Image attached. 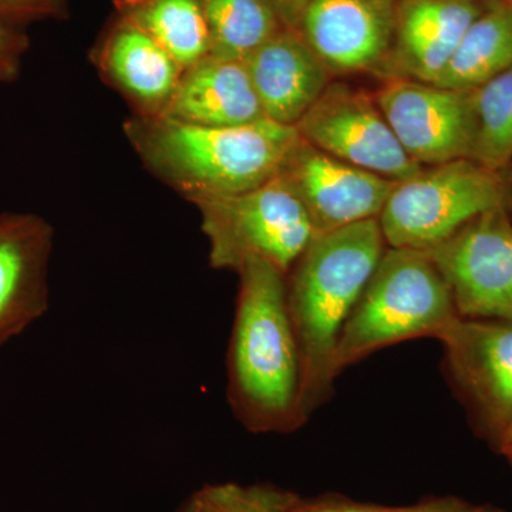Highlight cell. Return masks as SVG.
I'll return each mask as SVG.
<instances>
[{
  "label": "cell",
  "mask_w": 512,
  "mask_h": 512,
  "mask_svg": "<svg viewBox=\"0 0 512 512\" xmlns=\"http://www.w3.org/2000/svg\"><path fill=\"white\" fill-rule=\"evenodd\" d=\"M498 451L512 464V423L504 431L501 439L498 440L497 446Z\"/></svg>",
  "instance_id": "cell-27"
},
{
  "label": "cell",
  "mask_w": 512,
  "mask_h": 512,
  "mask_svg": "<svg viewBox=\"0 0 512 512\" xmlns=\"http://www.w3.org/2000/svg\"><path fill=\"white\" fill-rule=\"evenodd\" d=\"M185 512H192V504H190V507H188V510Z\"/></svg>",
  "instance_id": "cell-29"
},
{
  "label": "cell",
  "mask_w": 512,
  "mask_h": 512,
  "mask_svg": "<svg viewBox=\"0 0 512 512\" xmlns=\"http://www.w3.org/2000/svg\"><path fill=\"white\" fill-rule=\"evenodd\" d=\"M512 212V167L470 158L423 167L399 181L379 217L390 248L429 251L491 211Z\"/></svg>",
  "instance_id": "cell-5"
},
{
  "label": "cell",
  "mask_w": 512,
  "mask_h": 512,
  "mask_svg": "<svg viewBox=\"0 0 512 512\" xmlns=\"http://www.w3.org/2000/svg\"><path fill=\"white\" fill-rule=\"evenodd\" d=\"M55 231L32 214L0 215V348L49 309Z\"/></svg>",
  "instance_id": "cell-13"
},
{
  "label": "cell",
  "mask_w": 512,
  "mask_h": 512,
  "mask_svg": "<svg viewBox=\"0 0 512 512\" xmlns=\"http://www.w3.org/2000/svg\"><path fill=\"white\" fill-rule=\"evenodd\" d=\"M210 55L245 62L266 40L284 29L262 0H200Z\"/></svg>",
  "instance_id": "cell-20"
},
{
  "label": "cell",
  "mask_w": 512,
  "mask_h": 512,
  "mask_svg": "<svg viewBox=\"0 0 512 512\" xmlns=\"http://www.w3.org/2000/svg\"><path fill=\"white\" fill-rule=\"evenodd\" d=\"M117 15L158 43L183 69L210 55L200 0H114Z\"/></svg>",
  "instance_id": "cell-19"
},
{
  "label": "cell",
  "mask_w": 512,
  "mask_h": 512,
  "mask_svg": "<svg viewBox=\"0 0 512 512\" xmlns=\"http://www.w3.org/2000/svg\"><path fill=\"white\" fill-rule=\"evenodd\" d=\"M440 342L457 396L497 446L512 423V319L460 318Z\"/></svg>",
  "instance_id": "cell-10"
},
{
  "label": "cell",
  "mask_w": 512,
  "mask_h": 512,
  "mask_svg": "<svg viewBox=\"0 0 512 512\" xmlns=\"http://www.w3.org/2000/svg\"><path fill=\"white\" fill-rule=\"evenodd\" d=\"M28 47V37L15 26L0 22V83L12 82L18 77Z\"/></svg>",
  "instance_id": "cell-25"
},
{
  "label": "cell",
  "mask_w": 512,
  "mask_h": 512,
  "mask_svg": "<svg viewBox=\"0 0 512 512\" xmlns=\"http://www.w3.org/2000/svg\"><path fill=\"white\" fill-rule=\"evenodd\" d=\"M298 495L271 485H208L192 498V512H295Z\"/></svg>",
  "instance_id": "cell-22"
},
{
  "label": "cell",
  "mask_w": 512,
  "mask_h": 512,
  "mask_svg": "<svg viewBox=\"0 0 512 512\" xmlns=\"http://www.w3.org/2000/svg\"><path fill=\"white\" fill-rule=\"evenodd\" d=\"M477 133L470 160L491 168L512 161V66L474 90Z\"/></svg>",
  "instance_id": "cell-21"
},
{
  "label": "cell",
  "mask_w": 512,
  "mask_h": 512,
  "mask_svg": "<svg viewBox=\"0 0 512 512\" xmlns=\"http://www.w3.org/2000/svg\"><path fill=\"white\" fill-rule=\"evenodd\" d=\"M124 133L147 170L191 204L268 183L299 140L295 127L268 119L208 127L133 114Z\"/></svg>",
  "instance_id": "cell-3"
},
{
  "label": "cell",
  "mask_w": 512,
  "mask_h": 512,
  "mask_svg": "<svg viewBox=\"0 0 512 512\" xmlns=\"http://www.w3.org/2000/svg\"><path fill=\"white\" fill-rule=\"evenodd\" d=\"M483 10L478 0H397L393 45L379 76L436 82Z\"/></svg>",
  "instance_id": "cell-14"
},
{
  "label": "cell",
  "mask_w": 512,
  "mask_h": 512,
  "mask_svg": "<svg viewBox=\"0 0 512 512\" xmlns=\"http://www.w3.org/2000/svg\"><path fill=\"white\" fill-rule=\"evenodd\" d=\"M460 318L426 251L387 247L343 326L333 372L339 377L360 360L407 340H440Z\"/></svg>",
  "instance_id": "cell-4"
},
{
  "label": "cell",
  "mask_w": 512,
  "mask_h": 512,
  "mask_svg": "<svg viewBox=\"0 0 512 512\" xmlns=\"http://www.w3.org/2000/svg\"><path fill=\"white\" fill-rule=\"evenodd\" d=\"M160 117L208 127L247 126L265 119L245 63L211 55L184 70Z\"/></svg>",
  "instance_id": "cell-17"
},
{
  "label": "cell",
  "mask_w": 512,
  "mask_h": 512,
  "mask_svg": "<svg viewBox=\"0 0 512 512\" xmlns=\"http://www.w3.org/2000/svg\"><path fill=\"white\" fill-rule=\"evenodd\" d=\"M238 276L227 359L228 402L251 433H292L306 420L286 275L265 262H249Z\"/></svg>",
  "instance_id": "cell-1"
},
{
  "label": "cell",
  "mask_w": 512,
  "mask_h": 512,
  "mask_svg": "<svg viewBox=\"0 0 512 512\" xmlns=\"http://www.w3.org/2000/svg\"><path fill=\"white\" fill-rule=\"evenodd\" d=\"M375 99L407 156L421 167L471 158L477 133L473 92L387 79Z\"/></svg>",
  "instance_id": "cell-9"
},
{
  "label": "cell",
  "mask_w": 512,
  "mask_h": 512,
  "mask_svg": "<svg viewBox=\"0 0 512 512\" xmlns=\"http://www.w3.org/2000/svg\"><path fill=\"white\" fill-rule=\"evenodd\" d=\"M386 248L379 220L357 222L315 237L286 275L306 421L332 397L340 333Z\"/></svg>",
  "instance_id": "cell-2"
},
{
  "label": "cell",
  "mask_w": 512,
  "mask_h": 512,
  "mask_svg": "<svg viewBox=\"0 0 512 512\" xmlns=\"http://www.w3.org/2000/svg\"><path fill=\"white\" fill-rule=\"evenodd\" d=\"M466 319H512L511 212H487L426 251Z\"/></svg>",
  "instance_id": "cell-8"
},
{
  "label": "cell",
  "mask_w": 512,
  "mask_h": 512,
  "mask_svg": "<svg viewBox=\"0 0 512 512\" xmlns=\"http://www.w3.org/2000/svg\"><path fill=\"white\" fill-rule=\"evenodd\" d=\"M279 175L311 218L316 237L379 220L394 181L319 150L299 136Z\"/></svg>",
  "instance_id": "cell-11"
},
{
  "label": "cell",
  "mask_w": 512,
  "mask_h": 512,
  "mask_svg": "<svg viewBox=\"0 0 512 512\" xmlns=\"http://www.w3.org/2000/svg\"><path fill=\"white\" fill-rule=\"evenodd\" d=\"M295 512H505L494 504H477L463 498L429 497L412 505H380L352 500L342 494H323L311 500L299 498Z\"/></svg>",
  "instance_id": "cell-23"
},
{
  "label": "cell",
  "mask_w": 512,
  "mask_h": 512,
  "mask_svg": "<svg viewBox=\"0 0 512 512\" xmlns=\"http://www.w3.org/2000/svg\"><path fill=\"white\" fill-rule=\"evenodd\" d=\"M192 204L214 269L238 274L249 262H265L288 275L316 237L308 212L279 174L254 190Z\"/></svg>",
  "instance_id": "cell-6"
},
{
  "label": "cell",
  "mask_w": 512,
  "mask_h": 512,
  "mask_svg": "<svg viewBox=\"0 0 512 512\" xmlns=\"http://www.w3.org/2000/svg\"><path fill=\"white\" fill-rule=\"evenodd\" d=\"M295 128L319 150L394 183L423 168L400 146L375 94L348 83L332 80Z\"/></svg>",
  "instance_id": "cell-7"
},
{
  "label": "cell",
  "mask_w": 512,
  "mask_h": 512,
  "mask_svg": "<svg viewBox=\"0 0 512 512\" xmlns=\"http://www.w3.org/2000/svg\"><path fill=\"white\" fill-rule=\"evenodd\" d=\"M286 29H298L308 0H262Z\"/></svg>",
  "instance_id": "cell-26"
},
{
  "label": "cell",
  "mask_w": 512,
  "mask_h": 512,
  "mask_svg": "<svg viewBox=\"0 0 512 512\" xmlns=\"http://www.w3.org/2000/svg\"><path fill=\"white\" fill-rule=\"evenodd\" d=\"M244 63L265 119L284 126L295 127L332 83L298 30H279Z\"/></svg>",
  "instance_id": "cell-16"
},
{
  "label": "cell",
  "mask_w": 512,
  "mask_h": 512,
  "mask_svg": "<svg viewBox=\"0 0 512 512\" xmlns=\"http://www.w3.org/2000/svg\"><path fill=\"white\" fill-rule=\"evenodd\" d=\"M504 2L512 9V0H504Z\"/></svg>",
  "instance_id": "cell-28"
},
{
  "label": "cell",
  "mask_w": 512,
  "mask_h": 512,
  "mask_svg": "<svg viewBox=\"0 0 512 512\" xmlns=\"http://www.w3.org/2000/svg\"><path fill=\"white\" fill-rule=\"evenodd\" d=\"M92 59L101 79L143 117L163 116L184 72L163 47L121 16L101 37Z\"/></svg>",
  "instance_id": "cell-15"
},
{
  "label": "cell",
  "mask_w": 512,
  "mask_h": 512,
  "mask_svg": "<svg viewBox=\"0 0 512 512\" xmlns=\"http://www.w3.org/2000/svg\"><path fill=\"white\" fill-rule=\"evenodd\" d=\"M397 0H308L298 32L332 76L380 73L393 45Z\"/></svg>",
  "instance_id": "cell-12"
},
{
  "label": "cell",
  "mask_w": 512,
  "mask_h": 512,
  "mask_svg": "<svg viewBox=\"0 0 512 512\" xmlns=\"http://www.w3.org/2000/svg\"><path fill=\"white\" fill-rule=\"evenodd\" d=\"M66 0H0V22L8 25L60 18Z\"/></svg>",
  "instance_id": "cell-24"
},
{
  "label": "cell",
  "mask_w": 512,
  "mask_h": 512,
  "mask_svg": "<svg viewBox=\"0 0 512 512\" xmlns=\"http://www.w3.org/2000/svg\"><path fill=\"white\" fill-rule=\"evenodd\" d=\"M511 66L512 9L504 0H493L490 8L471 23L433 84L473 92Z\"/></svg>",
  "instance_id": "cell-18"
}]
</instances>
